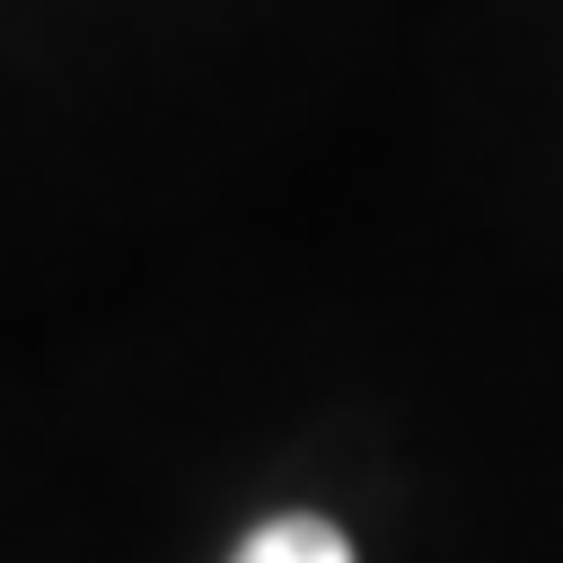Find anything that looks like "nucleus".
Listing matches in <instances>:
<instances>
[{
	"label": "nucleus",
	"instance_id": "nucleus-1",
	"mask_svg": "<svg viewBox=\"0 0 563 563\" xmlns=\"http://www.w3.org/2000/svg\"><path fill=\"white\" fill-rule=\"evenodd\" d=\"M229 563H352V545H343L334 519H317V510H282V519H264Z\"/></svg>",
	"mask_w": 563,
	"mask_h": 563
}]
</instances>
